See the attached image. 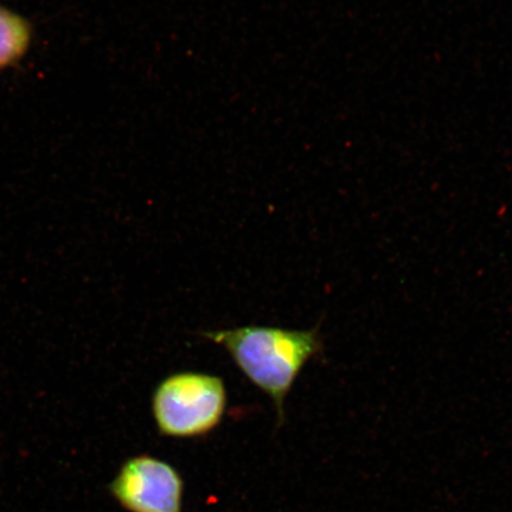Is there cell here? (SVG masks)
I'll return each instance as SVG.
<instances>
[{"label": "cell", "mask_w": 512, "mask_h": 512, "mask_svg": "<svg viewBox=\"0 0 512 512\" xmlns=\"http://www.w3.org/2000/svg\"><path fill=\"white\" fill-rule=\"evenodd\" d=\"M201 336L226 349L241 373L270 396L280 421L284 420L285 401L294 382L306 364L323 350L318 328L288 330L248 325L204 331Z\"/></svg>", "instance_id": "6da1fadb"}, {"label": "cell", "mask_w": 512, "mask_h": 512, "mask_svg": "<svg viewBox=\"0 0 512 512\" xmlns=\"http://www.w3.org/2000/svg\"><path fill=\"white\" fill-rule=\"evenodd\" d=\"M227 400L222 377L200 371H178L166 376L153 390L152 415L163 437H204L221 424Z\"/></svg>", "instance_id": "7a4b0ae2"}, {"label": "cell", "mask_w": 512, "mask_h": 512, "mask_svg": "<svg viewBox=\"0 0 512 512\" xmlns=\"http://www.w3.org/2000/svg\"><path fill=\"white\" fill-rule=\"evenodd\" d=\"M110 491L128 512H183L182 476L174 466L146 454L126 460Z\"/></svg>", "instance_id": "3957f363"}, {"label": "cell", "mask_w": 512, "mask_h": 512, "mask_svg": "<svg viewBox=\"0 0 512 512\" xmlns=\"http://www.w3.org/2000/svg\"><path fill=\"white\" fill-rule=\"evenodd\" d=\"M34 28L28 18L0 5V72L17 67L28 55Z\"/></svg>", "instance_id": "277c9868"}]
</instances>
